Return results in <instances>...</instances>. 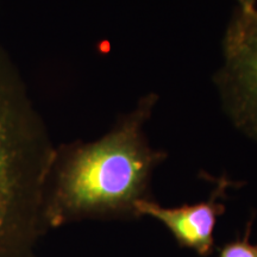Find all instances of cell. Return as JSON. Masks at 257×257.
<instances>
[{
  "label": "cell",
  "instance_id": "6da1fadb",
  "mask_svg": "<svg viewBox=\"0 0 257 257\" xmlns=\"http://www.w3.org/2000/svg\"><path fill=\"white\" fill-rule=\"evenodd\" d=\"M157 102L144 95L133 111L94 142L56 148L46 197L49 229L83 219H138L150 200L154 170L167 154L150 147L146 124Z\"/></svg>",
  "mask_w": 257,
  "mask_h": 257
},
{
  "label": "cell",
  "instance_id": "7a4b0ae2",
  "mask_svg": "<svg viewBox=\"0 0 257 257\" xmlns=\"http://www.w3.org/2000/svg\"><path fill=\"white\" fill-rule=\"evenodd\" d=\"M56 148L0 42V257H36Z\"/></svg>",
  "mask_w": 257,
  "mask_h": 257
},
{
  "label": "cell",
  "instance_id": "3957f363",
  "mask_svg": "<svg viewBox=\"0 0 257 257\" xmlns=\"http://www.w3.org/2000/svg\"><path fill=\"white\" fill-rule=\"evenodd\" d=\"M224 64L214 76L224 110L240 133L257 141V9L238 6L223 38Z\"/></svg>",
  "mask_w": 257,
  "mask_h": 257
},
{
  "label": "cell",
  "instance_id": "277c9868",
  "mask_svg": "<svg viewBox=\"0 0 257 257\" xmlns=\"http://www.w3.org/2000/svg\"><path fill=\"white\" fill-rule=\"evenodd\" d=\"M231 185L221 179L206 201L180 207H163L154 200L138 204L140 216H149L161 221L172 232L181 248L194 250L199 256L208 257L214 250V229L217 220L225 212V205L219 199L225 198V191Z\"/></svg>",
  "mask_w": 257,
  "mask_h": 257
},
{
  "label": "cell",
  "instance_id": "5b68a950",
  "mask_svg": "<svg viewBox=\"0 0 257 257\" xmlns=\"http://www.w3.org/2000/svg\"><path fill=\"white\" fill-rule=\"evenodd\" d=\"M250 231L251 226L248 225L246 232L242 239H234L226 243L219 250L218 257H257V244L250 243Z\"/></svg>",
  "mask_w": 257,
  "mask_h": 257
},
{
  "label": "cell",
  "instance_id": "8992f818",
  "mask_svg": "<svg viewBox=\"0 0 257 257\" xmlns=\"http://www.w3.org/2000/svg\"><path fill=\"white\" fill-rule=\"evenodd\" d=\"M239 6L244 9H253L256 8V0H238Z\"/></svg>",
  "mask_w": 257,
  "mask_h": 257
}]
</instances>
